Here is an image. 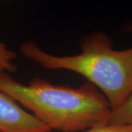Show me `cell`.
Segmentation results:
<instances>
[{"mask_svg":"<svg viewBox=\"0 0 132 132\" xmlns=\"http://www.w3.org/2000/svg\"><path fill=\"white\" fill-rule=\"evenodd\" d=\"M107 125H132V93L122 106L112 112Z\"/></svg>","mask_w":132,"mask_h":132,"instance_id":"277c9868","label":"cell"},{"mask_svg":"<svg viewBox=\"0 0 132 132\" xmlns=\"http://www.w3.org/2000/svg\"><path fill=\"white\" fill-rule=\"evenodd\" d=\"M125 29H126V32L128 34H130L132 36V21L128 23L126 26H125Z\"/></svg>","mask_w":132,"mask_h":132,"instance_id":"52a82bcc","label":"cell"},{"mask_svg":"<svg viewBox=\"0 0 132 132\" xmlns=\"http://www.w3.org/2000/svg\"><path fill=\"white\" fill-rule=\"evenodd\" d=\"M0 131L52 132V129L0 91Z\"/></svg>","mask_w":132,"mask_h":132,"instance_id":"3957f363","label":"cell"},{"mask_svg":"<svg viewBox=\"0 0 132 132\" xmlns=\"http://www.w3.org/2000/svg\"><path fill=\"white\" fill-rule=\"evenodd\" d=\"M0 91L52 131L79 132L105 126L112 112L105 95L90 82L71 87L35 78L24 85L0 72Z\"/></svg>","mask_w":132,"mask_h":132,"instance_id":"6da1fadb","label":"cell"},{"mask_svg":"<svg viewBox=\"0 0 132 132\" xmlns=\"http://www.w3.org/2000/svg\"><path fill=\"white\" fill-rule=\"evenodd\" d=\"M81 53L59 56L44 51L33 40L20 46L22 56L48 70H67L83 76L108 100L112 112L126 102L132 93V47L117 50L102 32L80 39Z\"/></svg>","mask_w":132,"mask_h":132,"instance_id":"7a4b0ae2","label":"cell"},{"mask_svg":"<svg viewBox=\"0 0 132 132\" xmlns=\"http://www.w3.org/2000/svg\"><path fill=\"white\" fill-rule=\"evenodd\" d=\"M79 132H132V125H105Z\"/></svg>","mask_w":132,"mask_h":132,"instance_id":"8992f818","label":"cell"},{"mask_svg":"<svg viewBox=\"0 0 132 132\" xmlns=\"http://www.w3.org/2000/svg\"><path fill=\"white\" fill-rule=\"evenodd\" d=\"M18 54L10 50L5 43L0 40V72L2 73H15L18 70V67L14 63Z\"/></svg>","mask_w":132,"mask_h":132,"instance_id":"5b68a950","label":"cell"},{"mask_svg":"<svg viewBox=\"0 0 132 132\" xmlns=\"http://www.w3.org/2000/svg\"><path fill=\"white\" fill-rule=\"evenodd\" d=\"M0 132H2V131H0Z\"/></svg>","mask_w":132,"mask_h":132,"instance_id":"ba28073f","label":"cell"}]
</instances>
